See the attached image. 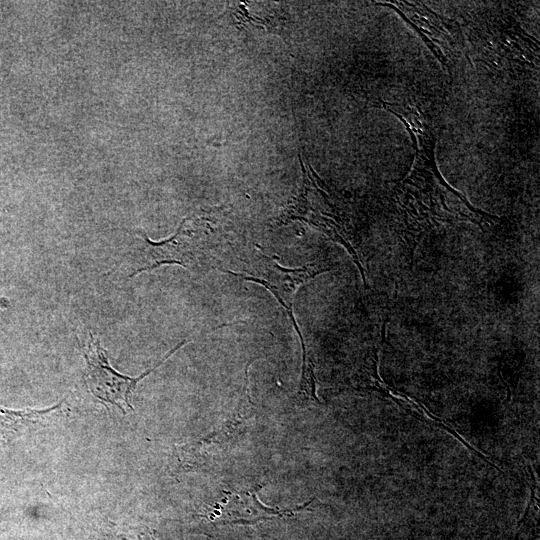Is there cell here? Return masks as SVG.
Listing matches in <instances>:
<instances>
[{"label": "cell", "instance_id": "1", "mask_svg": "<svg viewBox=\"0 0 540 540\" xmlns=\"http://www.w3.org/2000/svg\"><path fill=\"white\" fill-rule=\"evenodd\" d=\"M300 163L303 170L302 188L282 213L279 222L283 224L293 220L306 222L343 246L352 257L366 286V274L355 248L354 232L349 227L343 210L332 200L328 192L319 186L316 175L307 172L301 159Z\"/></svg>", "mask_w": 540, "mask_h": 540}, {"label": "cell", "instance_id": "2", "mask_svg": "<svg viewBox=\"0 0 540 540\" xmlns=\"http://www.w3.org/2000/svg\"><path fill=\"white\" fill-rule=\"evenodd\" d=\"M189 341L183 340L172 348L154 367L145 371L138 377H129L114 370L102 348L100 341L92 334L84 349L86 361L85 382L90 392L99 400L117 406L123 413L131 410L130 396L137 383L163 364L172 354Z\"/></svg>", "mask_w": 540, "mask_h": 540}, {"label": "cell", "instance_id": "3", "mask_svg": "<svg viewBox=\"0 0 540 540\" xmlns=\"http://www.w3.org/2000/svg\"><path fill=\"white\" fill-rule=\"evenodd\" d=\"M142 239L144 244L140 250L139 261L131 276L163 264H179L192 268L198 264L206 249L205 245L198 244V229L188 225V219H184L176 233L167 240L153 242L146 236Z\"/></svg>", "mask_w": 540, "mask_h": 540}, {"label": "cell", "instance_id": "4", "mask_svg": "<svg viewBox=\"0 0 540 540\" xmlns=\"http://www.w3.org/2000/svg\"><path fill=\"white\" fill-rule=\"evenodd\" d=\"M371 369L366 373V377L362 378L365 387L364 389H369L375 393L381 395L382 397L388 398L402 407L404 410L417 417L418 419L425 421L428 424H432L449 432L451 435L456 437L462 444L467 448L472 450L477 454L481 459L487 462L492 467L500 470L497 465L493 464L484 454L473 448L466 440H464L460 434L452 429L448 423L442 420L440 417L434 415L429 409L422 404L417 399L410 397L409 395L394 389L385 383L379 373H378V355L377 351H374L371 359Z\"/></svg>", "mask_w": 540, "mask_h": 540}, {"label": "cell", "instance_id": "5", "mask_svg": "<svg viewBox=\"0 0 540 540\" xmlns=\"http://www.w3.org/2000/svg\"><path fill=\"white\" fill-rule=\"evenodd\" d=\"M302 348V370L301 378L297 390L296 401L300 403L314 402L320 403L316 395V377L314 373V364L308 351L304 338L298 336Z\"/></svg>", "mask_w": 540, "mask_h": 540}, {"label": "cell", "instance_id": "6", "mask_svg": "<svg viewBox=\"0 0 540 540\" xmlns=\"http://www.w3.org/2000/svg\"><path fill=\"white\" fill-rule=\"evenodd\" d=\"M529 472L533 482L531 484V497L526 512L523 516V520L520 524L521 528L518 531L515 540H530L531 538L535 537L534 532L537 526L538 517V498L536 496L534 475L530 468Z\"/></svg>", "mask_w": 540, "mask_h": 540}]
</instances>
